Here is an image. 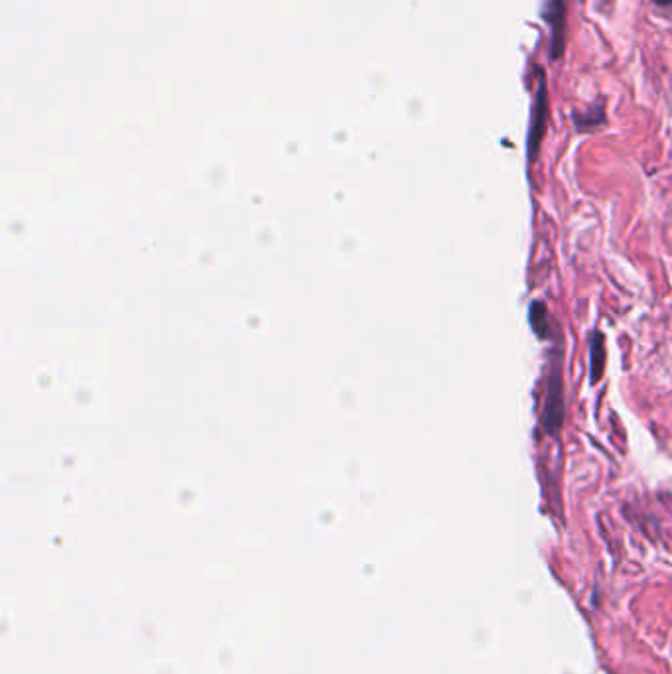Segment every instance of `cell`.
Wrapping results in <instances>:
<instances>
[{
  "label": "cell",
  "instance_id": "3957f363",
  "mask_svg": "<svg viewBox=\"0 0 672 674\" xmlns=\"http://www.w3.org/2000/svg\"><path fill=\"white\" fill-rule=\"evenodd\" d=\"M552 28V58H558L564 48V30H566V10L562 0H548L542 14Z\"/></svg>",
  "mask_w": 672,
  "mask_h": 674
},
{
  "label": "cell",
  "instance_id": "277c9868",
  "mask_svg": "<svg viewBox=\"0 0 672 674\" xmlns=\"http://www.w3.org/2000/svg\"><path fill=\"white\" fill-rule=\"evenodd\" d=\"M605 345L604 336L596 334L592 339V381H600L604 373Z\"/></svg>",
  "mask_w": 672,
  "mask_h": 674
},
{
  "label": "cell",
  "instance_id": "6da1fadb",
  "mask_svg": "<svg viewBox=\"0 0 672 674\" xmlns=\"http://www.w3.org/2000/svg\"><path fill=\"white\" fill-rule=\"evenodd\" d=\"M564 420V395H562V365L556 361L548 375L546 399H544V430L550 436H556Z\"/></svg>",
  "mask_w": 672,
  "mask_h": 674
},
{
  "label": "cell",
  "instance_id": "7a4b0ae2",
  "mask_svg": "<svg viewBox=\"0 0 672 674\" xmlns=\"http://www.w3.org/2000/svg\"><path fill=\"white\" fill-rule=\"evenodd\" d=\"M544 123H546V81L540 75L535 105H533V115H531V133H529V156H531V160L537 158L538 146H540V140L544 136Z\"/></svg>",
  "mask_w": 672,
  "mask_h": 674
},
{
  "label": "cell",
  "instance_id": "5b68a950",
  "mask_svg": "<svg viewBox=\"0 0 672 674\" xmlns=\"http://www.w3.org/2000/svg\"><path fill=\"white\" fill-rule=\"evenodd\" d=\"M657 4H663V6H667V4H671L672 0H655Z\"/></svg>",
  "mask_w": 672,
  "mask_h": 674
}]
</instances>
